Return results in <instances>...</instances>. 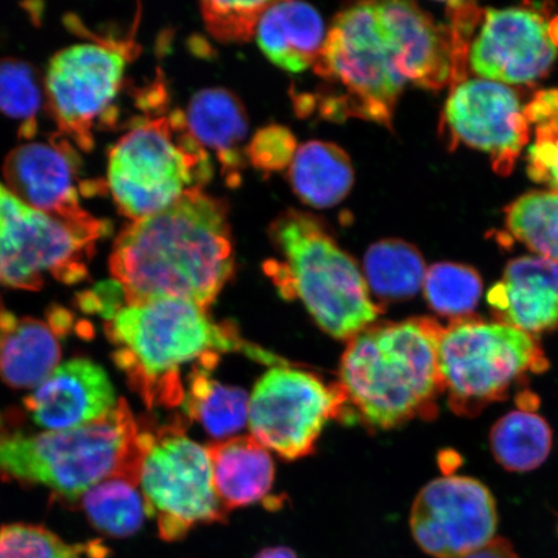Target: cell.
I'll use <instances>...</instances> for the list:
<instances>
[{
  "label": "cell",
  "instance_id": "cell-10",
  "mask_svg": "<svg viewBox=\"0 0 558 558\" xmlns=\"http://www.w3.org/2000/svg\"><path fill=\"white\" fill-rule=\"evenodd\" d=\"M142 442L138 485L160 538L177 542L202 523L226 521L228 511L215 490L207 448L180 425L142 432Z\"/></svg>",
  "mask_w": 558,
  "mask_h": 558
},
{
  "label": "cell",
  "instance_id": "cell-20",
  "mask_svg": "<svg viewBox=\"0 0 558 558\" xmlns=\"http://www.w3.org/2000/svg\"><path fill=\"white\" fill-rule=\"evenodd\" d=\"M256 34L265 56L291 73L316 64L326 39L323 17L302 2H271Z\"/></svg>",
  "mask_w": 558,
  "mask_h": 558
},
{
  "label": "cell",
  "instance_id": "cell-29",
  "mask_svg": "<svg viewBox=\"0 0 558 558\" xmlns=\"http://www.w3.org/2000/svg\"><path fill=\"white\" fill-rule=\"evenodd\" d=\"M424 294L430 308L444 317L465 318L476 310L483 281L469 265L438 263L427 269Z\"/></svg>",
  "mask_w": 558,
  "mask_h": 558
},
{
  "label": "cell",
  "instance_id": "cell-34",
  "mask_svg": "<svg viewBox=\"0 0 558 558\" xmlns=\"http://www.w3.org/2000/svg\"><path fill=\"white\" fill-rule=\"evenodd\" d=\"M527 173L536 183L558 193V117L535 123V140L527 155Z\"/></svg>",
  "mask_w": 558,
  "mask_h": 558
},
{
  "label": "cell",
  "instance_id": "cell-32",
  "mask_svg": "<svg viewBox=\"0 0 558 558\" xmlns=\"http://www.w3.org/2000/svg\"><path fill=\"white\" fill-rule=\"evenodd\" d=\"M271 2H204L201 13L207 32L222 44H241L254 37Z\"/></svg>",
  "mask_w": 558,
  "mask_h": 558
},
{
  "label": "cell",
  "instance_id": "cell-21",
  "mask_svg": "<svg viewBox=\"0 0 558 558\" xmlns=\"http://www.w3.org/2000/svg\"><path fill=\"white\" fill-rule=\"evenodd\" d=\"M214 485L227 511L267 497L275 480L270 453L253 436L222 439L207 448Z\"/></svg>",
  "mask_w": 558,
  "mask_h": 558
},
{
  "label": "cell",
  "instance_id": "cell-13",
  "mask_svg": "<svg viewBox=\"0 0 558 558\" xmlns=\"http://www.w3.org/2000/svg\"><path fill=\"white\" fill-rule=\"evenodd\" d=\"M410 527L417 546L432 557L469 556L495 539L497 505L477 480L437 478L417 494Z\"/></svg>",
  "mask_w": 558,
  "mask_h": 558
},
{
  "label": "cell",
  "instance_id": "cell-2",
  "mask_svg": "<svg viewBox=\"0 0 558 558\" xmlns=\"http://www.w3.org/2000/svg\"><path fill=\"white\" fill-rule=\"evenodd\" d=\"M113 360L148 408L183 403L181 369L209 355L241 352L270 366L283 365L276 354L244 340L235 327L218 324L202 306L179 299L125 304L105 324Z\"/></svg>",
  "mask_w": 558,
  "mask_h": 558
},
{
  "label": "cell",
  "instance_id": "cell-24",
  "mask_svg": "<svg viewBox=\"0 0 558 558\" xmlns=\"http://www.w3.org/2000/svg\"><path fill=\"white\" fill-rule=\"evenodd\" d=\"M219 359L218 354L209 355L193 366L183 403L187 417L198 422L209 435L225 438L235 435L248 422L250 399L243 389L213 378Z\"/></svg>",
  "mask_w": 558,
  "mask_h": 558
},
{
  "label": "cell",
  "instance_id": "cell-15",
  "mask_svg": "<svg viewBox=\"0 0 558 558\" xmlns=\"http://www.w3.org/2000/svg\"><path fill=\"white\" fill-rule=\"evenodd\" d=\"M558 17L532 9L488 10L470 50L480 78L527 85L543 78L557 58Z\"/></svg>",
  "mask_w": 558,
  "mask_h": 558
},
{
  "label": "cell",
  "instance_id": "cell-6",
  "mask_svg": "<svg viewBox=\"0 0 558 558\" xmlns=\"http://www.w3.org/2000/svg\"><path fill=\"white\" fill-rule=\"evenodd\" d=\"M211 178V159L181 111L135 124L109 151L107 184L132 221L204 191Z\"/></svg>",
  "mask_w": 558,
  "mask_h": 558
},
{
  "label": "cell",
  "instance_id": "cell-35",
  "mask_svg": "<svg viewBox=\"0 0 558 558\" xmlns=\"http://www.w3.org/2000/svg\"><path fill=\"white\" fill-rule=\"evenodd\" d=\"M78 304L82 311L100 314L110 320L125 305L124 291L117 281L104 282L94 290L82 292Z\"/></svg>",
  "mask_w": 558,
  "mask_h": 558
},
{
  "label": "cell",
  "instance_id": "cell-37",
  "mask_svg": "<svg viewBox=\"0 0 558 558\" xmlns=\"http://www.w3.org/2000/svg\"><path fill=\"white\" fill-rule=\"evenodd\" d=\"M17 323V319L10 311L5 310V306L0 300V347H2L4 337L13 326Z\"/></svg>",
  "mask_w": 558,
  "mask_h": 558
},
{
  "label": "cell",
  "instance_id": "cell-33",
  "mask_svg": "<svg viewBox=\"0 0 558 558\" xmlns=\"http://www.w3.org/2000/svg\"><path fill=\"white\" fill-rule=\"evenodd\" d=\"M296 150L295 137L288 129L269 125L251 140L246 153L256 169L276 172L291 165Z\"/></svg>",
  "mask_w": 558,
  "mask_h": 558
},
{
  "label": "cell",
  "instance_id": "cell-28",
  "mask_svg": "<svg viewBox=\"0 0 558 558\" xmlns=\"http://www.w3.org/2000/svg\"><path fill=\"white\" fill-rule=\"evenodd\" d=\"M506 225L515 240L558 264V193L522 195L506 208Z\"/></svg>",
  "mask_w": 558,
  "mask_h": 558
},
{
  "label": "cell",
  "instance_id": "cell-12",
  "mask_svg": "<svg viewBox=\"0 0 558 558\" xmlns=\"http://www.w3.org/2000/svg\"><path fill=\"white\" fill-rule=\"evenodd\" d=\"M345 399L311 373L288 364L271 366L256 383L248 402L251 436L286 459L308 456Z\"/></svg>",
  "mask_w": 558,
  "mask_h": 558
},
{
  "label": "cell",
  "instance_id": "cell-11",
  "mask_svg": "<svg viewBox=\"0 0 558 558\" xmlns=\"http://www.w3.org/2000/svg\"><path fill=\"white\" fill-rule=\"evenodd\" d=\"M136 41L105 40L73 45L56 53L45 78L47 107L61 135L81 149L94 148L97 124L114 121V102Z\"/></svg>",
  "mask_w": 558,
  "mask_h": 558
},
{
  "label": "cell",
  "instance_id": "cell-22",
  "mask_svg": "<svg viewBox=\"0 0 558 558\" xmlns=\"http://www.w3.org/2000/svg\"><path fill=\"white\" fill-rule=\"evenodd\" d=\"M292 190L305 205L330 208L340 204L354 183V170L340 146L310 142L298 148L290 165Z\"/></svg>",
  "mask_w": 558,
  "mask_h": 558
},
{
  "label": "cell",
  "instance_id": "cell-7",
  "mask_svg": "<svg viewBox=\"0 0 558 558\" xmlns=\"http://www.w3.org/2000/svg\"><path fill=\"white\" fill-rule=\"evenodd\" d=\"M314 72L329 85L323 114L359 117L390 128L408 82L383 24L378 2L359 3L335 17Z\"/></svg>",
  "mask_w": 558,
  "mask_h": 558
},
{
  "label": "cell",
  "instance_id": "cell-18",
  "mask_svg": "<svg viewBox=\"0 0 558 558\" xmlns=\"http://www.w3.org/2000/svg\"><path fill=\"white\" fill-rule=\"evenodd\" d=\"M500 323L530 335L558 325V264L541 256L509 262L504 277L487 294Z\"/></svg>",
  "mask_w": 558,
  "mask_h": 558
},
{
  "label": "cell",
  "instance_id": "cell-36",
  "mask_svg": "<svg viewBox=\"0 0 558 558\" xmlns=\"http://www.w3.org/2000/svg\"><path fill=\"white\" fill-rule=\"evenodd\" d=\"M460 558H520L512 547V544L506 539L495 538L486 547L476 550L469 556Z\"/></svg>",
  "mask_w": 558,
  "mask_h": 558
},
{
  "label": "cell",
  "instance_id": "cell-16",
  "mask_svg": "<svg viewBox=\"0 0 558 558\" xmlns=\"http://www.w3.org/2000/svg\"><path fill=\"white\" fill-rule=\"evenodd\" d=\"M81 159L64 135L16 146L3 165L5 186L34 208L66 219L88 215L81 206Z\"/></svg>",
  "mask_w": 558,
  "mask_h": 558
},
{
  "label": "cell",
  "instance_id": "cell-4",
  "mask_svg": "<svg viewBox=\"0 0 558 558\" xmlns=\"http://www.w3.org/2000/svg\"><path fill=\"white\" fill-rule=\"evenodd\" d=\"M142 430L124 400L109 414L83 427L25 434L0 416V477L41 485L76 501L109 478L138 485Z\"/></svg>",
  "mask_w": 558,
  "mask_h": 558
},
{
  "label": "cell",
  "instance_id": "cell-31",
  "mask_svg": "<svg viewBox=\"0 0 558 558\" xmlns=\"http://www.w3.org/2000/svg\"><path fill=\"white\" fill-rule=\"evenodd\" d=\"M93 546L70 544L44 526H0V558H82Z\"/></svg>",
  "mask_w": 558,
  "mask_h": 558
},
{
  "label": "cell",
  "instance_id": "cell-27",
  "mask_svg": "<svg viewBox=\"0 0 558 558\" xmlns=\"http://www.w3.org/2000/svg\"><path fill=\"white\" fill-rule=\"evenodd\" d=\"M81 499L90 525L111 538H129L143 526L145 501L129 480H105Z\"/></svg>",
  "mask_w": 558,
  "mask_h": 558
},
{
  "label": "cell",
  "instance_id": "cell-5",
  "mask_svg": "<svg viewBox=\"0 0 558 558\" xmlns=\"http://www.w3.org/2000/svg\"><path fill=\"white\" fill-rule=\"evenodd\" d=\"M271 242L284 262H269L268 275L281 294L302 300L320 329L351 340L373 326L380 306L364 275L314 216L288 209L270 226Z\"/></svg>",
  "mask_w": 558,
  "mask_h": 558
},
{
  "label": "cell",
  "instance_id": "cell-25",
  "mask_svg": "<svg viewBox=\"0 0 558 558\" xmlns=\"http://www.w3.org/2000/svg\"><path fill=\"white\" fill-rule=\"evenodd\" d=\"M425 275L427 268L422 254L413 244L401 240L376 242L365 255L367 288L384 302H402L415 296Z\"/></svg>",
  "mask_w": 558,
  "mask_h": 558
},
{
  "label": "cell",
  "instance_id": "cell-17",
  "mask_svg": "<svg viewBox=\"0 0 558 558\" xmlns=\"http://www.w3.org/2000/svg\"><path fill=\"white\" fill-rule=\"evenodd\" d=\"M117 403L107 372L87 359L59 365L24 400L35 424L52 432L83 427L109 414Z\"/></svg>",
  "mask_w": 558,
  "mask_h": 558
},
{
  "label": "cell",
  "instance_id": "cell-19",
  "mask_svg": "<svg viewBox=\"0 0 558 558\" xmlns=\"http://www.w3.org/2000/svg\"><path fill=\"white\" fill-rule=\"evenodd\" d=\"M187 128L202 146L214 150L230 185H239L246 163L247 116L239 97L225 88L193 96L185 113Z\"/></svg>",
  "mask_w": 558,
  "mask_h": 558
},
{
  "label": "cell",
  "instance_id": "cell-14",
  "mask_svg": "<svg viewBox=\"0 0 558 558\" xmlns=\"http://www.w3.org/2000/svg\"><path fill=\"white\" fill-rule=\"evenodd\" d=\"M444 120L452 145L464 144L487 153L495 172L504 177L512 172L529 142L532 124L513 88L483 78L453 87Z\"/></svg>",
  "mask_w": 558,
  "mask_h": 558
},
{
  "label": "cell",
  "instance_id": "cell-26",
  "mask_svg": "<svg viewBox=\"0 0 558 558\" xmlns=\"http://www.w3.org/2000/svg\"><path fill=\"white\" fill-rule=\"evenodd\" d=\"M490 445L495 459L506 470L529 472L538 469L553 448V432L539 415L513 411L494 425Z\"/></svg>",
  "mask_w": 558,
  "mask_h": 558
},
{
  "label": "cell",
  "instance_id": "cell-8",
  "mask_svg": "<svg viewBox=\"0 0 558 558\" xmlns=\"http://www.w3.org/2000/svg\"><path fill=\"white\" fill-rule=\"evenodd\" d=\"M438 367L452 410L476 414L487 403L504 400L523 375L546 368L547 361L533 335L465 317L442 330Z\"/></svg>",
  "mask_w": 558,
  "mask_h": 558
},
{
  "label": "cell",
  "instance_id": "cell-39",
  "mask_svg": "<svg viewBox=\"0 0 558 558\" xmlns=\"http://www.w3.org/2000/svg\"><path fill=\"white\" fill-rule=\"evenodd\" d=\"M3 281V278H2V267H0V282Z\"/></svg>",
  "mask_w": 558,
  "mask_h": 558
},
{
  "label": "cell",
  "instance_id": "cell-23",
  "mask_svg": "<svg viewBox=\"0 0 558 558\" xmlns=\"http://www.w3.org/2000/svg\"><path fill=\"white\" fill-rule=\"evenodd\" d=\"M50 324L17 319L0 347V376L19 389L37 388L59 367L61 345Z\"/></svg>",
  "mask_w": 558,
  "mask_h": 558
},
{
  "label": "cell",
  "instance_id": "cell-9",
  "mask_svg": "<svg viewBox=\"0 0 558 558\" xmlns=\"http://www.w3.org/2000/svg\"><path fill=\"white\" fill-rule=\"evenodd\" d=\"M109 230L90 214L66 219L39 211L0 183V267L10 288L40 290L46 275L66 284L83 281L97 241Z\"/></svg>",
  "mask_w": 558,
  "mask_h": 558
},
{
  "label": "cell",
  "instance_id": "cell-3",
  "mask_svg": "<svg viewBox=\"0 0 558 558\" xmlns=\"http://www.w3.org/2000/svg\"><path fill=\"white\" fill-rule=\"evenodd\" d=\"M442 327L430 318L369 326L345 348L338 386L341 414L390 429L428 414L444 392L438 367Z\"/></svg>",
  "mask_w": 558,
  "mask_h": 558
},
{
  "label": "cell",
  "instance_id": "cell-38",
  "mask_svg": "<svg viewBox=\"0 0 558 558\" xmlns=\"http://www.w3.org/2000/svg\"><path fill=\"white\" fill-rule=\"evenodd\" d=\"M255 558H299L298 555L288 547H270L260 550Z\"/></svg>",
  "mask_w": 558,
  "mask_h": 558
},
{
  "label": "cell",
  "instance_id": "cell-1",
  "mask_svg": "<svg viewBox=\"0 0 558 558\" xmlns=\"http://www.w3.org/2000/svg\"><path fill=\"white\" fill-rule=\"evenodd\" d=\"M109 267L125 304L179 299L208 310L234 271L227 205L192 191L131 221L117 236Z\"/></svg>",
  "mask_w": 558,
  "mask_h": 558
},
{
  "label": "cell",
  "instance_id": "cell-30",
  "mask_svg": "<svg viewBox=\"0 0 558 558\" xmlns=\"http://www.w3.org/2000/svg\"><path fill=\"white\" fill-rule=\"evenodd\" d=\"M41 88L35 69L27 62L0 60V114L21 122L20 135L32 138L37 132Z\"/></svg>",
  "mask_w": 558,
  "mask_h": 558
}]
</instances>
